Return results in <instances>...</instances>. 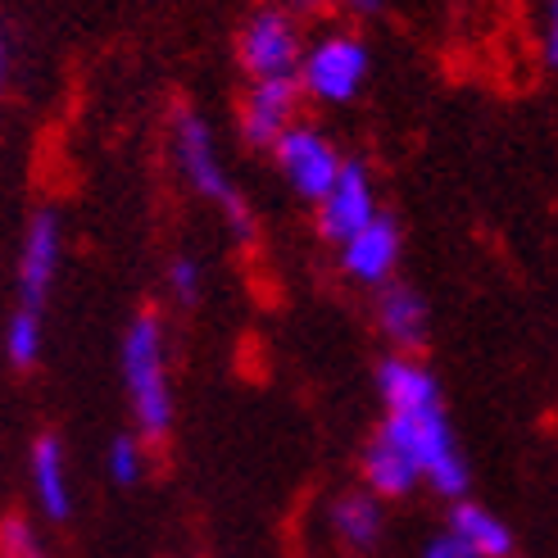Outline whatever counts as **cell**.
<instances>
[{
    "label": "cell",
    "mask_w": 558,
    "mask_h": 558,
    "mask_svg": "<svg viewBox=\"0 0 558 558\" xmlns=\"http://www.w3.org/2000/svg\"><path fill=\"white\" fill-rule=\"evenodd\" d=\"M123 381L132 396V413L142 436L159 440L173 423V396L169 373H163V331L155 314H136L123 331Z\"/></svg>",
    "instance_id": "1"
},
{
    "label": "cell",
    "mask_w": 558,
    "mask_h": 558,
    "mask_svg": "<svg viewBox=\"0 0 558 558\" xmlns=\"http://www.w3.org/2000/svg\"><path fill=\"white\" fill-rule=\"evenodd\" d=\"M173 142H178V159H182V173L186 182L195 186V195H205V201H214L222 209V218H228V228L250 241L255 236V214H250V205L241 201V191L232 186V178L222 173V159H218V146H214V132L201 114H191V109H182L178 114V128H173Z\"/></svg>",
    "instance_id": "2"
},
{
    "label": "cell",
    "mask_w": 558,
    "mask_h": 558,
    "mask_svg": "<svg viewBox=\"0 0 558 558\" xmlns=\"http://www.w3.org/2000/svg\"><path fill=\"white\" fill-rule=\"evenodd\" d=\"M236 54H241V69L255 82H287V77H300L304 54L310 50L300 46V33H295V23L287 14L264 10L241 27Z\"/></svg>",
    "instance_id": "3"
},
{
    "label": "cell",
    "mask_w": 558,
    "mask_h": 558,
    "mask_svg": "<svg viewBox=\"0 0 558 558\" xmlns=\"http://www.w3.org/2000/svg\"><path fill=\"white\" fill-rule=\"evenodd\" d=\"M272 155H277V169H282V178L295 186V195H304V201H314V205H323L327 195L337 191L341 173H345L341 150L331 146L323 132L300 128V123L272 146Z\"/></svg>",
    "instance_id": "4"
},
{
    "label": "cell",
    "mask_w": 558,
    "mask_h": 558,
    "mask_svg": "<svg viewBox=\"0 0 558 558\" xmlns=\"http://www.w3.org/2000/svg\"><path fill=\"white\" fill-rule=\"evenodd\" d=\"M368 77V50L364 41L354 37H323L310 46L304 54V69H300V87L310 92L314 100H327V105H341L350 100Z\"/></svg>",
    "instance_id": "5"
},
{
    "label": "cell",
    "mask_w": 558,
    "mask_h": 558,
    "mask_svg": "<svg viewBox=\"0 0 558 558\" xmlns=\"http://www.w3.org/2000/svg\"><path fill=\"white\" fill-rule=\"evenodd\" d=\"M54 268H60V218H54L50 209H41L33 222H27L23 250H19V272H14L19 310L41 314L50 282H54Z\"/></svg>",
    "instance_id": "6"
},
{
    "label": "cell",
    "mask_w": 558,
    "mask_h": 558,
    "mask_svg": "<svg viewBox=\"0 0 558 558\" xmlns=\"http://www.w3.org/2000/svg\"><path fill=\"white\" fill-rule=\"evenodd\" d=\"M377 205H373V182L368 173L359 169V163H345V173L337 182V191L327 195V201L318 205V228L327 241L337 245H350L359 232H368L377 222Z\"/></svg>",
    "instance_id": "7"
},
{
    "label": "cell",
    "mask_w": 558,
    "mask_h": 558,
    "mask_svg": "<svg viewBox=\"0 0 558 558\" xmlns=\"http://www.w3.org/2000/svg\"><path fill=\"white\" fill-rule=\"evenodd\" d=\"M300 77H287V82H255L241 105V136L250 146H277L282 136L295 128V105H300Z\"/></svg>",
    "instance_id": "8"
},
{
    "label": "cell",
    "mask_w": 558,
    "mask_h": 558,
    "mask_svg": "<svg viewBox=\"0 0 558 558\" xmlns=\"http://www.w3.org/2000/svg\"><path fill=\"white\" fill-rule=\"evenodd\" d=\"M377 396L386 404V417H409V413L440 409V386L413 354L381 359L377 364Z\"/></svg>",
    "instance_id": "9"
},
{
    "label": "cell",
    "mask_w": 558,
    "mask_h": 558,
    "mask_svg": "<svg viewBox=\"0 0 558 558\" xmlns=\"http://www.w3.org/2000/svg\"><path fill=\"white\" fill-rule=\"evenodd\" d=\"M381 432L404 445V450L413 454V463L423 468V477L427 472H436L445 459H454V436H450V423H445V413L432 409V413H409V417H386Z\"/></svg>",
    "instance_id": "10"
},
{
    "label": "cell",
    "mask_w": 558,
    "mask_h": 558,
    "mask_svg": "<svg viewBox=\"0 0 558 558\" xmlns=\"http://www.w3.org/2000/svg\"><path fill=\"white\" fill-rule=\"evenodd\" d=\"M400 259V228H396V218H377L368 232H359L350 245H341V264L350 277H359V282H386L390 268H396Z\"/></svg>",
    "instance_id": "11"
},
{
    "label": "cell",
    "mask_w": 558,
    "mask_h": 558,
    "mask_svg": "<svg viewBox=\"0 0 558 558\" xmlns=\"http://www.w3.org/2000/svg\"><path fill=\"white\" fill-rule=\"evenodd\" d=\"M377 327L386 331V341H396L400 350H417L427 341V304L413 287H386L377 295Z\"/></svg>",
    "instance_id": "12"
},
{
    "label": "cell",
    "mask_w": 558,
    "mask_h": 558,
    "mask_svg": "<svg viewBox=\"0 0 558 558\" xmlns=\"http://www.w3.org/2000/svg\"><path fill=\"white\" fill-rule=\"evenodd\" d=\"M423 477V468L413 463V454L404 445H396L386 432H377L364 450V482L373 486V495H409L413 482Z\"/></svg>",
    "instance_id": "13"
},
{
    "label": "cell",
    "mask_w": 558,
    "mask_h": 558,
    "mask_svg": "<svg viewBox=\"0 0 558 558\" xmlns=\"http://www.w3.org/2000/svg\"><path fill=\"white\" fill-rule=\"evenodd\" d=\"M33 486L50 522H69L73 499H69V482H64V450L54 436H37L33 445Z\"/></svg>",
    "instance_id": "14"
},
{
    "label": "cell",
    "mask_w": 558,
    "mask_h": 558,
    "mask_svg": "<svg viewBox=\"0 0 558 558\" xmlns=\"http://www.w3.org/2000/svg\"><path fill=\"white\" fill-rule=\"evenodd\" d=\"M450 532H454L468 549H477V558H509V554H513L509 526L499 522L495 513H486L482 505H454Z\"/></svg>",
    "instance_id": "15"
},
{
    "label": "cell",
    "mask_w": 558,
    "mask_h": 558,
    "mask_svg": "<svg viewBox=\"0 0 558 558\" xmlns=\"http://www.w3.org/2000/svg\"><path fill=\"white\" fill-rule=\"evenodd\" d=\"M331 526H337V536L354 549H368L377 536H381V505L373 490H350L341 495L337 505H331Z\"/></svg>",
    "instance_id": "16"
},
{
    "label": "cell",
    "mask_w": 558,
    "mask_h": 558,
    "mask_svg": "<svg viewBox=\"0 0 558 558\" xmlns=\"http://www.w3.org/2000/svg\"><path fill=\"white\" fill-rule=\"evenodd\" d=\"M5 354L14 368H33L41 354V314L33 310H14L5 327Z\"/></svg>",
    "instance_id": "17"
},
{
    "label": "cell",
    "mask_w": 558,
    "mask_h": 558,
    "mask_svg": "<svg viewBox=\"0 0 558 558\" xmlns=\"http://www.w3.org/2000/svg\"><path fill=\"white\" fill-rule=\"evenodd\" d=\"M142 445H136L132 436H114V445H109V477H114L119 486H136L142 482Z\"/></svg>",
    "instance_id": "18"
},
{
    "label": "cell",
    "mask_w": 558,
    "mask_h": 558,
    "mask_svg": "<svg viewBox=\"0 0 558 558\" xmlns=\"http://www.w3.org/2000/svg\"><path fill=\"white\" fill-rule=\"evenodd\" d=\"M0 554L5 558H46V549L27 532L23 518H5V526H0Z\"/></svg>",
    "instance_id": "19"
},
{
    "label": "cell",
    "mask_w": 558,
    "mask_h": 558,
    "mask_svg": "<svg viewBox=\"0 0 558 558\" xmlns=\"http://www.w3.org/2000/svg\"><path fill=\"white\" fill-rule=\"evenodd\" d=\"M169 287H173V295L182 304H195V295H201V264H195V259H173Z\"/></svg>",
    "instance_id": "20"
},
{
    "label": "cell",
    "mask_w": 558,
    "mask_h": 558,
    "mask_svg": "<svg viewBox=\"0 0 558 558\" xmlns=\"http://www.w3.org/2000/svg\"><path fill=\"white\" fill-rule=\"evenodd\" d=\"M427 482H432L440 495H463V490H468V463H463V454L445 459L436 472H427Z\"/></svg>",
    "instance_id": "21"
},
{
    "label": "cell",
    "mask_w": 558,
    "mask_h": 558,
    "mask_svg": "<svg viewBox=\"0 0 558 558\" xmlns=\"http://www.w3.org/2000/svg\"><path fill=\"white\" fill-rule=\"evenodd\" d=\"M423 558H477V549H468L454 532H445V536H436V541L423 549Z\"/></svg>",
    "instance_id": "22"
},
{
    "label": "cell",
    "mask_w": 558,
    "mask_h": 558,
    "mask_svg": "<svg viewBox=\"0 0 558 558\" xmlns=\"http://www.w3.org/2000/svg\"><path fill=\"white\" fill-rule=\"evenodd\" d=\"M545 54L549 64H558V5L549 10V23H545Z\"/></svg>",
    "instance_id": "23"
}]
</instances>
